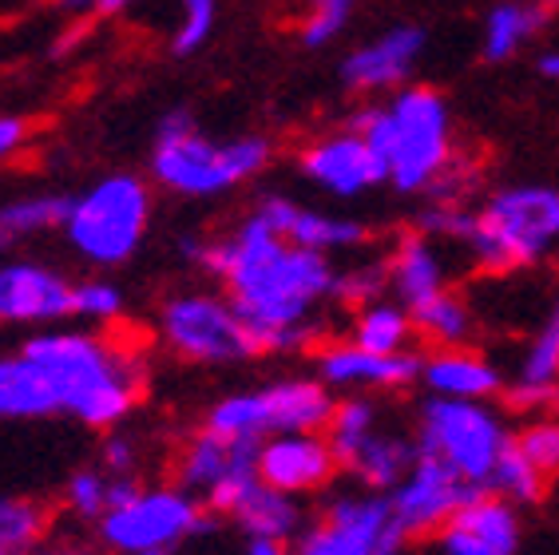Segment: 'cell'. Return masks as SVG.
Segmentation results:
<instances>
[{
    "label": "cell",
    "mask_w": 559,
    "mask_h": 555,
    "mask_svg": "<svg viewBox=\"0 0 559 555\" xmlns=\"http://www.w3.org/2000/svg\"><path fill=\"white\" fill-rule=\"evenodd\" d=\"M516 385L539 389V393H551L559 385V294H556V302H551L544 326H539L536 338L527 342L524 357H520Z\"/></svg>",
    "instance_id": "cell-29"
},
{
    "label": "cell",
    "mask_w": 559,
    "mask_h": 555,
    "mask_svg": "<svg viewBox=\"0 0 559 555\" xmlns=\"http://www.w3.org/2000/svg\"><path fill=\"white\" fill-rule=\"evenodd\" d=\"M72 314L87 321H116L123 314V290L104 282V278H87L72 286Z\"/></svg>",
    "instance_id": "cell-38"
},
{
    "label": "cell",
    "mask_w": 559,
    "mask_h": 555,
    "mask_svg": "<svg viewBox=\"0 0 559 555\" xmlns=\"http://www.w3.org/2000/svg\"><path fill=\"white\" fill-rule=\"evenodd\" d=\"M512 445L524 452L527 464H532L544 481L559 476V421H532V425H524L516 437H512Z\"/></svg>",
    "instance_id": "cell-36"
},
{
    "label": "cell",
    "mask_w": 559,
    "mask_h": 555,
    "mask_svg": "<svg viewBox=\"0 0 559 555\" xmlns=\"http://www.w3.org/2000/svg\"><path fill=\"white\" fill-rule=\"evenodd\" d=\"M294 555H377V547L369 540H361V535L322 520L318 528H310V532L301 535V544Z\"/></svg>",
    "instance_id": "cell-39"
},
{
    "label": "cell",
    "mask_w": 559,
    "mask_h": 555,
    "mask_svg": "<svg viewBox=\"0 0 559 555\" xmlns=\"http://www.w3.org/2000/svg\"><path fill=\"white\" fill-rule=\"evenodd\" d=\"M235 452H238V440L218 437L215 428L194 433L183 445V452H179V460H175V484L187 488L191 496H206L211 488L223 484V476L235 464Z\"/></svg>",
    "instance_id": "cell-25"
},
{
    "label": "cell",
    "mask_w": 559,
    "mask_h": 555,
    "mask_svg": "<svg viewBox=\"0 0 559 555\" xmlns=\"http://www.w3.org/2000/svg\"><path fill=\"white\" fill-rule=\"evenodd\" d=\"M159 338L175 357L194 365H235L259 353L254 333L235 302L203 290H187L163 302Z\"/></svg>",
    "instance_id": "cell-9"
},
{
    "label": "cell",
    "mask_w": 559,
    "mask_h": 555,
    "mask_svg": "<svg viewBox=\"0 0 559 555\" xmlns=\"http://www.w3.org/2000/svg\"><path fill=\"white\" fill-rule=\"evenodd\" d=\"M551 409H559V385L551 389Z\"/></svg>",
    "instance_id": "cell-48"
},
{
    "label": "cell",
    "mask_w": 559,
    "mask_h": 555,
    "mask_svg": "<svg viewBox=\"0 0 559 555\" xmlns=\"http://www.w3.org/2000/svg\"><path fill=\"white\" fill-rule=\"evenodd\" d=\"M298 167L313 187H322L334 199H361V194L377 191L381 182H389L385 160L354 128L330 131V135L306 143L298 151Z\"/></svg>",
    "instance_id": "cell-12"
},
{
    "label": "cell",
    "mask_w": 559,
    "mask_h": 555,
    "mask_svg": "<svg viewBox=\"0 0 559 555\" xmlns=\"http://www.w3.org/2000/svg\"><path fill=\"white\" fill-rule=\"evenodd\" d=\"M354 16V4H310L298 36L306 48H330L345 33V24Z\"/></svg>",
    "instance_id": "cell-40"
},
{
    "label": "cell",
    "mask_w": 559,
    "mask_h": 555,
    "mask_svg": "<svg viewBox=\"0 0 559 555\" xmlns=\"http://www.w3.org/2000/svg\"><path fill=\"white\" fill-rule=\"evenodd\" d=\"M385 262H389V290H393V298L405 310H413L420 302H429L432 294L449 290V270H444V258L437 250V238L420 235V231L401 238Z\"/></svg>",
    "instance_id": "cell-20"
},
{
    "label": "cell",
    "mask_w": 559,
    "mask_h": 555,
    "mask_svg": "<svg viewBox=\"0 0 559 555\" xmlns=\"http://www.w3.org/2000/svg\"><path fill=\"white\" fill-rule=\"evenodd\" d=\"M48 520H52L48 508L36 500H21V496L0 500V547L9 555L33 552L48 532Z\"/></svg>",
    "instance_id": "cell-31"
},
{
    "label": "cell",
    "mask_w": 559,
    "mask_h": 555,
    "mask_svg": "<svg viewBox=\"0 0 559 555\" xmlns=\"http://www.w3.org/2000/svg\"><path fill=\"white\" fill-rule=\"evenodd\" d=\"M274 160V143L266 135L211 139L199 131L191 107H171L155 123L151 175L163 191L183 199H215L259 179Z\"/></svg>",
    "instance_id": "cell-4"
},
{
    "label": "cell",
    "mask_w": 559,
    "mask_h": 555,
    "mask_svg": "<svg viewBox=\"0 0 559 555\" xmlns=\"http://www.w3.org/2000/svg\"><path fill=\"white\" fill-rule=\"evenodd\" d=\"M131 4H140V0H60V9L75 12V16H119Z\"/></svg>",
    "instance_id": "cell-43"
},
{
    "label": "cell",
    "mask_w": 559,
    "mask_h": 555,
    "mask_svg": "<svg viewBox=\"0 0 559 555\" xmlns=\"http://www.w3.org/2000/svg\"><path fill=\"white\" fill-rule=\"evenodd\" d=\"M68 206L72 199L68 194H21V199H9L0 203V255H9L12 246H21L24 238L48 235L56 226H64Z\"/></svg>",
    "instance_id": "cell-26"
},
{
    "label": "cell",
    "mask_w": 559,
    "mask_h": 555,
    "mask_svg": "<svg viewBox=\"0 0 559 555\" xmlns=\"http://www.w3.org/2000/svg\"><path fill=\"white\" fill-rule=\"evenodd\" d=\"M485 484L456 476L444 460L417 452L413 469L401 476L397 488L389 492V512L405 532V540H425V535L441 532L444 523L456 516V508H464V504L485 496Z\"/></svg>",
    "instance_id": "cell-11"
},
{
    "label": "cell",
    "mask_w": 559,
    "mask_h": 555,
    "mask_svg": "<svg viewBox=\"0 0 559 555\" xmlns=\"http://www.w3.org/2000/svg\"><path fill=\"white\" fill-rule=\"evenodd\" d=\"M437 555H516L520 547V516L516 504L485 492L456 508L449 523H444L437 540H432Z\"/></svg>",
    "instance_id": "cell-14"
},
{
    "label": "cell",
    "mask_w": 559,
    "mask_h": 555,
    "mask_svg": "<svg viewBox=\"0 0 559 555\" xmlns=\"http://www.w3.org/2000/svg\"><path fill=\"white\" fill-rule=\"evenodd\" d=\"M24 555H99V552H80V547H48V552H40V547H33V552Z\"/></svg>",
    "instance_id": "cell-46"
},
{
    "label": "cell",
    "mask_w": 559,
    "mask_h": 555,
    "mask_svg": "<svg viewBox=\"0 0 559 555\" xmlns=\"http://www.w3.org/2000/svg\"><path fill=\"white\" fill-rule=\"evenodd\" d=\"M559 243V191L544 182H512L488 194L464 250L488 274L536 267Z\"/></svg>",
    "instance_id": "cell-5"
},
{
    "label": "cell",
    "mask_w": 559,
    "mask_h": 555,
    "mask_svg": "<svg viewBox=\"0 0 559 555\" xmlns=\"http://www.w3.org/2000/svg\"><path fill=\"white\" fill-rule=\"evenodd\" d=\"M0 555H9V552H4V547H0Z\"/></svg>",
    "instance_id": "cell-49"
},
{
    "label": "cell",
    "mask_w": 559,
    "mask_h": 555,
    "mask_svg": "<svg viewBox=\"0 0 559 555\" xmlns=\"http://www.w3.org/2000/svg\"><path fill=\"white\" fill-rule=\"evenodd\" d=\"M425 28L417 24H397L381 33L377 40L357 44L354 52L342 60V80L345 87H354L361 96H377V92H393L413 75L417 60L425 56Z\"/></svg>",
    "instance_id": "cell-15"
},
{
    "label": "cell",
    "mask_w": 559,
    "mask_h": 555,
    "mask_svg": "<svg viewBox=\"0 0 559 555\" xmlns=\"http://www.w3.org/2000/svg\"><path fill=\"white\" fill-rule=\"evenodd\" d=\"M413 460H417V440L377 428L345 469L354 472L369 492H393L401 484V476L413 469Z\"/></svg>",
    "instance_id": "cell-24"
},
{
    "label": "cell",
    "mask_w": 559,
    "mask_h": 555,
    "mask_svg": "<svg viewBox=\"0 0 559 555\" xmlns=\"http://www.w3.org/2000/svg\"><path fill=\"white\" fill-rule=\"evenodd\" d=\"M377 428H381V413L369 397H345L334 405V416H330V425H325V440L334 445L337 452V464H349L354 452L373 437Z\"/></svg>",
    "instance_id": "cell-30"
},
{
    "label": "cell",
    "mask_w": 559,
    "mask_h": 555,
    "mask_svg": "<svg viewBox=\"0 0 559 555\" xmlns=\"http://www.w3.org/2000/svg\"><path fill=\"white\" fill-rule=\"evenodd\" d=\"M64 508L80 520L96 523L108 512V472L99 469H80L68 476L64 484Z\"/></svg>",
    "instance_id": "cell-35"
},
{
    "label": "cell",
    "mask_w": 559,
    "mask_h": 555,
    "mask_svg": "<svg viewBox=\"0 0 559 555\" xmlns=\"http://www.w3.org/2000/svg\"><path fill=\"white\" fill-rule=\"evenodd\" d=\"M349 128L369 139V147L385 160L389 182L401 194L429 191L432 179L449 167L452 151V116L441 92L425 84L397 87L389 104L357 107Z\"/></svg>",
    "instance_id": "cell-3"
},
{
    "label": "cell",
    "mask_w": 559,
    "mask_h": 555,
    "mask_svg": "<svg viewBox=\"0 0 559 555\" xmlns=\"http://www.w3.org/2000/svg\"><path fill=\"white\" fill-rule=\"evenodd\" d=\"M230 520H235L247 535L290 544L294 535L301 532V523H306V512H301V504L294 500L290 492H278L259 481L247 492V500L230 512Z\"/></svg>",
    "instance_id": "cell-23"
},
{
    "label": "cell",
    "mask_w": 559,
    "mask_h": 555,
    "mask_svg": "<svg viewBox=\"0 0 559 555\" xmlns=\"http://www.w3.org/2000/svg\"><path fill=\"white\" fill-rule=\"evenodd\" d=\"M420 381L429 385L432 397H452V401H488L504 389V374L488 357L449 345L432 357H420Z\"/></svg>",
    "instance_id": "cell-19"
},
{
    "label": "cell",
    "mask_w": 559,
    "mask_h": 555,
    "mask_svg": "<svg viewBox=\"0 0 559 555\" xmlns=\"http://www.w3.org/2000/svg\"><path fill=\"white\" fill-rule=\"evenodd\" d=\"M206 532L203 500L187 488H140L128 504L96 520L99 544L111 555H167L191 535Z\"/></svg>",
    "instance_id": "cell-10"
},
{
    "label": "cell",
    "mask_w": 559,
    "mask_h": 555,
    "mask_svg": "<svg viewBox=\"0 0 559 555\" xmlns=\"http://www.w3.org/2000/svg\"><path fill=\"white\" fill-rule=\"evenodd\" d=\"M306 4H357V0H306Z\"/></svg>",
    "instance_id": "cell-47"
},
{
    "label": "cell",
    "mask_w": 559,
    "mask_h": 555,
    "mask_svg": "<svg viewBox=\"0 0 559 555\" xmlns=\"http://www.w3.org/2000/svg\"><path fill=\"white\" fill-rule=\"evenodd\" d=\"M262 223L282 235L286 243L306 246V250H322V255H337V250H357L369 243V226L357 219H342V214H325L313 206L294 203L290 194H262L259 203L250 206Z\"/></svg>",
    "instance_id": "cell-16"
},
{
    "label": "cell",
    "mask_w": 559,
    "mask_h": 555,
    "mask_svg": "<svg viewBox=\"0 0 559 555\" xmlns=\"http://www.w3.org/2000/svg\"><path fill=\"white\" fill-rule=\"evenodd\" d=\"M33 139V123L21 116H0V163H9L12 155H21V147Z\"/></svg>",
    "instance_id": "cell-42"
},
{
    "label": "cell",
    "mask_w": 559,
    "mask_h": 555,
    "mask_svg": "<svg viewBox=\"0 0 559 555\" xmlns=\"http://www.w3.org/2000/svg\"><path fill=\"white\" fill-rule=\"evenodd\" d=\"M508 440H512V433L485 401L429 397L417 413V452L444 460L456 476L485 484V488L500 452L508 449Z\"/></svg>",
    "instance_id": "cell-8"
},
{
    "label": "cell",
    "mask_w": 559,
    "mask_h": 555,
    "mask_svg": "<svg viewBox=\"0 0 559 555\" xmlns=\"http://www.w3.org/2000/svg\"><path fill=\"white\" fill-rule=\"evenodd\" d=\"M551 16H556L551 0H496L485 16V40H480L485 60L488 64L512 60L527 40H536L548 28Z\"/></svg>",
    "instance_id": "cell-21"
},
{
    "label": "cell",
    "mask_w": 559,
    "mask_h": 555,
    "mask_svg": "<svg viewBox=\"0 0 559 555\" xmlns=\"http://www.w3.org/2000/svg\"><path fill=\"white\" fill-rule=\"evenodd\" d=\"M104 469L108 476H135V464H140V449H135V440L116 433V437L104 440Z\"/></svg>",
    "instance_id": "cell-41"
},
{
    "label": "cell",
    "mask_w": 559,
    "mask_h": 555,
    "mask_svg": "<svg viewBox=\"0 0 559 555\" xmlns=\"http://www.w3.org/2000/svg\"><path fill=\"white\" fill-rule=\"evenodd\" d=\"M413 318L401 302H369L361 306L354 318V330H349V342L361 345V350L373 353H401L405 342L413 338Z\"/></svg>",
    "instance_id": "cell-28"
},
{
    "label": "cell",
    "mask_w": 559,
    "mask_h": 555,
    "mask_svg": "<svg viewBox=\"0 0 559 555\" xmlns=\"http://www.w3.org/2000/svg\"><path fill=\"white\" fill-rule=\"evenodd\" d=\"M183 255L223 278L226 298L247 318L259 353H290L318 338L310 314L334 298L337 286L330 255L286 243L254 211L206 243L183 238Z\"/></svg>",
    "instance_id": "cell-1"
},
{
    "label": "cell",
    "mask_w": 559,
    "mask_h": 555,
    "mask_svg": "<svg viewBox=\"0 0 559 555\" xmlns=\"http://www.w3.org/2000/svg\"><path fill=\"white\" fill-rule=\"evenodd\" d=\"M476 226V211H468L464 203H429L417 214V231L441 243H468Z\"/></svg>",
    "instance_id": "cell-37"
},
{
    "label": "cell",
    "mask_w": 559,
    "mask_h": 555,
    "mask_svg": "<svg viewBox=\"0 0 559 555\" xmlns=\"http://www.w3.org/2000/svg\"><path fill=\"white\" fill-rule=\"evenodd\" d=\"M242 555H290V552H286V544H278V540H259V535H250Z\"/></svg>",
    "instance_id": "cell-44"
},
{
    "label": "cell",
    "mask_w": 559,
    "mask_h": 555,
    "mask_svg": "<svg viewBox=\"0 0 559 555\" xmlns=\"http://www.w3.org/2000/svg\"><path fill=\"white\" fill-rule=\"evenodd\" d=\"M218 24V0H179V21L171 33V52L175 56H194L206 48V40L215 36Z\"/></svg>",
    "instance_id": "cell-33"
},
{
    "label": "cell",
    "mask_w": 559,
    "mask_h": 555,
    "mask_svg": "<svg viewBox=\"0 0 559 555\" xmlns=\"http://www.w3.org/2000/svg\"><path fill=\"white\" fill-rule=\"evenodd\" d=\"M313 369L325 385L342 389H405L420 377L417 353H373L361 345H322L313 357Z\"/></svg>",
    "instance_id": "cell-18"
},
{
    "label": "cell",
    "mask_w": 559,
    "mask_h": 555,
    "mask_svg": "<svg viewBox=\"0 0 559 555\" xmlns=\"http://www.w3.org/2000/svg\"><path fill=\"white\" fill-rule=\"evenodd\" d=\"M488 492H496V496H504V500H512V504H536V500H544L548 481H544V476L527 464L524 452L508 440V449L500 452L492 476H488Z\"/></svg>",
    "instance_id": "cell-32"
},
{
    "label": "cell",
    "mask_w": 559,
    "mask_h": 555,
    "mask_svg": "<svg viewBox=\"0 0 559 555\" xmlns=\"http://www.w3.org/2000/svg\"><path fill=\"white\" fill-rule=\"evenodd\" d=\"M409 318H413V330H417L425 342L437 345V350L473 342V333H476L473 306H468L461 294H452V290H441V294H432L429 302L413 306Z\"/></svg>",
    "instance_id": "cell-27"
},
{
    "label": "cell",
    "mask_w": 559,
    "mask_h": 555,
    "mask_svg": "<svg viewBox=\"0 0 559 555\" xmlns=\"http://www.w3.org/2000/svg\"><path fill=\"white\" fill-rule=\"evenodd\" d=\"M151 223V191L140 175H104L75 194L64 219V238L92 267H123Z\"/></svg>",
    "instance_id": "cell-6"
},
{
    "label": "cell",
    "mask_w": 559,
    "mask_h": 555,
    "mask_svg": "<svg viewBox=\"0 0 559 555\" xmlns=\"http://www.w3.org/2000/svg\"><path fill=\"white\" fill-rule=\"evenodd\" d=\"M60 413L52 381L24 353L0 357V421H36Z\"/></svg>",
    "instance_id": "cell-22"
},
{
    "label": "cell",
    "mask_w": 559,
    "mask_h": 555,
    "mask_svg": "<svg viewBox=\"0 0 559 555\" xmlns=\"http://www.w3.org/2000/svg\"><path fill=\"white\" fill-rule=\"evenodd\" d=\"M389 290V262L385 258H377V262H361V267H349L337 274V286H334V298L345 302V306H369V302H381Z\"/></svg>",
    "instance_id": "cell-34"
},
{
    "label": "cell",
    "mask_w": 559,
    "mask_h": 555,
    "mask_svg": "<svg viewBox=\"0 0 559 555\" xmlns=\"http://www.w3.org/2000/svg\"><path fill=\"white\" fill-rule=\"evenodd\" d=\"M72 318V282L40 262H4L0 267V321L48 326Z\"/></svg>",
    "instance_id": "cell-17"
},
{
    "label": "cell",
    "mask_w": 559,
    "mask_h": 555,
    "mask_svg": "<svg viewBox=\"0 0 559 555\" xmlns=\"http://www.w3.org/2000/svg\"><path fill=\"white\" fill-rule=\"evenodd\" d=\"M21 353L52 381L60 413H72L87 428H116L135 405L140 369L96 333L48 330L28 338Z\"/></svg>",
    "instance_id": "cell-2"
},
{
    "label": "cell",
    "mask_w": 559,
    "mask_h": 555,
    "mask_svg": "<svg viewBox=\"0 0 559 555\" xmlns=\"http://www.w3.org/2000/svg\"><path fill=\"white\" fill-rule=\"evenodd\" d=\"M334 397L322 377H286V381L247 389L223 397L211 413L206 428L230 440H262L274 433H325L334 416Z\"/></svg>",
    "instance_id": "cell-7"
},
{
    "label": "cell",
    "mask_w": 559,
    "mask_h": 555,
    "mask_svg": "<svg viewBox=\"0 0 559 555\" xmlns=\"http://www.w3.org/2000/svg\"><path fill=\"white\" fill-rule=\"evenodd\" d=\"M536 72L544 75V80H559V48H544V52L536 56Z\"/></svg>",
    "instance_id": "cell-45"
},
{
    "label": "cell",
    "mask_w": 559,
    "mask_h": 555,
    "mask_svg": "<svg viewBox=\"0 0 559 555\" xmlns=\"http://www.w3.org/2000/svg\"><path fill=\"white\" fill-rule=\"evenodd\" d=\"M337 469V452L322 433H274L259 440V481L290 496L325 488Z\"/></svg>",
    "instance_id": "cell-13"
}]
</instances>
